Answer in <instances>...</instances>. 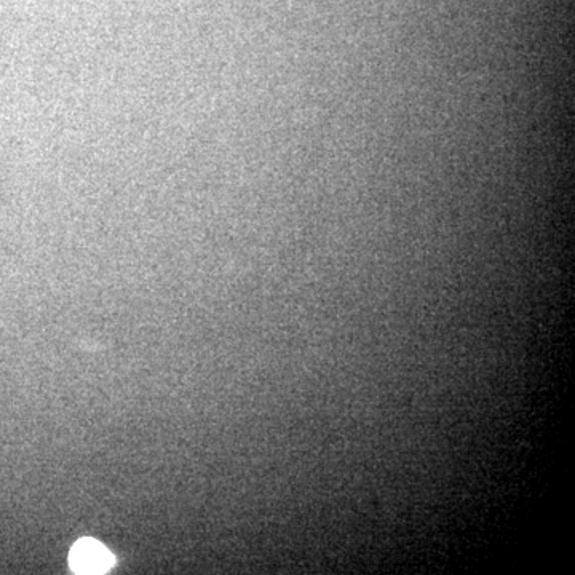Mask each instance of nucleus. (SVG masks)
Listing matches in <instances>:
<instances>
[{
	"label": "nucleus",
	"instance_id": "f257e3e1",
	"mask_svg": "<svg viewBox=\"0 0 575 575\" xmlns=\"http://www.w3.org/2000/svg\"><path fill=\"white\" fill-rule=\"evenodd\" d=\"M69 566L77 574H104L114 566V556L100 542L82 539L72 547Z\"/></svg>",
	"mask_w": 575,
	"mask_h": 575
}]
</instances>
